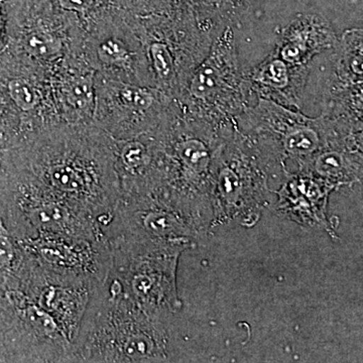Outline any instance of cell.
Returning a JSON list of instances; mask_svg holds the SVG:
<instances>
[{
    "label": "cell",
    "instance_id": "cell-1",
    "mask_svg": "<svg viewBox=\"0 0 363 363\" xmlns=\"http://www.w3.org/2000/svg\"><path fill=\"white\" fill-rule=\"evenodd\" d=\"M16 177L94 217L106 233L121 194L113 138L93 123L59 125L11 149Z\"/></svg>",
    "mask_w": 363,
    "mask_h": 363
},
{
    "label": "cell",
    "instance_id": "cell-2",
    "mask_svg": "<svg viewBox=\"0 0 363 363\" xmlns=\"http://www.w3.org/2000/svg\"><path fill=\"white\" fill-rule=\"evenodd\" d=\"M162 322L149 316L111 271L93 286L70 362H150L166 358Z\"/></svg>",
    "mask_w": 363,
    "mask_h": 363
},
{
    "label": "cell",
    "instance_id": "cell-3",
    "mask_svg": "<svg viewBox=\"0 0 363 363\" xmlns=\"http://www.w3.org/2000/svg\"><path fill=\"white\" fill-rule=\"evenodd\" d=\"M190 116L220 126L235 125L236 119L257 101L236 52L233 26H227L176 99Z\"/></svg>",
    "mask_w": 363,
    "mask_h": 363
},
{
    "label": "cell",
    "instance_id": "cell-4",
    "mask_svg": "<svg viewBox=\"0 0 363 363\" xmlns=\"http://www.w3.org/2000/svg\"><path fill=\"white\" fill-rule=\"evenodd\" d=\"M109 243L111 272L143 311L162 322L167 314L179 309L176 267L187 247L123 238H111Z\"/></svg>",
    "mask_w": 363,
    "mask_h": 363
},
{
    "label": "cell",
    "instance_id": "cell-5",
    "mask_svg": "<svg viewBox=\"0 0 363 363\" xmlns=\"http://www.w3.org/2000/svg\"><path fill=\"white\" fill-rule=\"evenodd\" d=\"M236 125L257 142L276 147L281 159L298 162L300 169L325 147L354 138L324 112L308 117L264 98L238 116Z\"/></svg>",
    "mask_w": 363,
    "mask_h": 363
},
{
    "label": "cell",
    "instance_id": "cell-6",
    "mask_svg": "<svg viewBox=\"0 0 363 363\" xmlns=\"http://www.w3.org/2000/svg\"><path fill=\"white\" fill-rule=\"evenodd\" d=\"M84 52L97 73L155 87L143 40L133 28L130 13L108 9L88 23Z\"/></svg>",
    "mask_w": 363,
    "mask_h": 363
},
{
    "label": "cell",
    "instance_id": "cell-7",
    "mask_svg": "<svg viewBox=\"0 0 363 363\" xmlns=\"http://www.w3.org/2000/svg\"><path fill=\"white\" fill-rule=\"evenodd\" d=\"M173 99L150 86L133 84L97 73L92 123L116 140L155 130Z\"/></svg>",
    "mask_w": 363,
    "mask_h": 363
},
{
    "label": "cell",
    "instance_id": "cell-8",
    "mask_svg": "<svg viewBox=\"0 0 363 363\" xmlns=\"http://www.w3.org/2000/svg\"><path fill=\"white\" fill-rule=\"evenodd\" d=\"M95 76L84 51L68 55L52 69V95L63 125L92 123Z\"/></svg>",
    "mask_w": 363,
    "mask_h": 363
},
{
    "label": "cell",
    "instance_id": "cell-9",
    "mask_svg": "<svg viewBox=\"0 0 363 363\" xmlns=\"http://www.w3.org/2000/svg\"><path fill=\"white\" fill-rule=\"evenodd\" d=\"M338 38L326 18L318 14H298L281 28L272 54L294 67H310L313 60L337 45Z\"/></svg>",
    "mask_w": 363,
    "mask_h": 363
},
{
    "label": "cell",
    "instance_id": "cell-10",
    "mask_svg": "<svg viewBox=\"0 0 363 363\" xmlns=\"http://www.w3.org/2000/svg\"><path fill=\"white\" fill-rule=\"evenodd\" d=\"M310 70L311 67L289 65L272 52L264 62L245 74L257 98L298 109L303 100Z\"/></svg>",
    "mask_w": 363,
    "mask_h": 363
},
{
    "label": "cell",
    "instance_id": "cell-11",
    "mask_svg": "<svg viewBox=\"0 0 363 363\" xmlns=\"http://www.w3.org/2000/svg\"><path fill=\"white\" fill-rule=\"evenodd\" d=\"M301 172L319 177L336 188L363 184V154L354 140L334 143L313 157Z\"/></svg>",
    "mask_w": 363,
    "mask_h": 363
},
{
    "label": "cell",
    "instance_id": "cell-12",
    "mask_svg": "<svg viewBox=\"0 0 363 363\" xmlns=\"http://www.w3.org/2000/svg\"><path fill=\"white\" fill-rule=\"evenodd\" d=\"M344 130L355 135L363 130V82L328 83L323 111Z\"/></svg>",
    "mask_w": 363,
    "mask_h": 363
},
{
    "label": "cell",
    "instance_id": "cell-13",
    "mask_svg": "<svg viewBox=\"0 0 363 363\" xmlns=\"http://www.w3.org/2000/svg\"><path fill=\"white\" fill-rule=\"evenodd\" d=\"M332 52L333 68L329 83L363 82V28L346 30Z\"/></svg>",
    "mask_w": 363,
    "mask_h": 363
},
{
    "label": "cell",
    "instance_id": "cell-14",
    "mask_svg": "<svg viewBox=\"0 0 363 363\" xmlns=\"http://www.w3.org/2000/svg\"><path fill=\"white\" fill-rule=\"evenodd\" d=\"M196 20L204 30L218 35L227 28L240 23L250 11L248 0H188Z\"/></svg>",
    "mask_w": 363,
    "mask_h": 363
},
{
    "label": "cell",
    "instance_id": "cell-15",
    "mask_svg": "<svg viewBox=\"0 0 363 363\" xmlns=\"http://www.w3.org/2000/svg\"><path fill=\"white\" fill-rule=\"evenodd\" d=\"M0 135H6L7 138L13 135H21L23 138L20 114L14 108L1 85H0Z\"/></svg>",
    "mask_w": 363,
    "mask_h": 363
},
{
    "label": "cell",
    "instance_id": "cell-16",
    "mask_svg": "<svg viewBox=\"0 0 363 363\" xmlns=\"http://www.w3.org/2000/svg\"><path fill=\"white\" fill-rule=\"evenodd\" d=\"M14 248L13 243L6 236L0 235V267H7L14 259Z\"/></svg>",
    "mask_w": 363,
    "mask_h": 363
},
{
    "label": "cell",
    "instance_id": "cell-17",
    "mask_svg": "<svg viewBox=\"0 0 363 363\" xmlns=\"http://www.w3.org/2000/svg\"><path fill=\"white\" fill-rule=\"evenodd\" d=\"M7 45V16L0 9V54L6 50Z\"/></svg>",
    "mask_w": 363,
    "mask_h": 363
},
{
    "label": "cell",
    "instance_id": "cell-18",
    "mask_svg": "<svg viewBox=\"0 0 363 363\" xmlns=\"http://www.w3.org/2000/svg\"><path fill=\"white\" fill-rule=\"evenodd\" d=\"M354 140L355 145H357L358 150H359L360 152H362L363 154V130L358 131L357 133H355Z\"/></svg>",
    "mask_w": 363,
    "mask_h": 363
}]
</instances>
